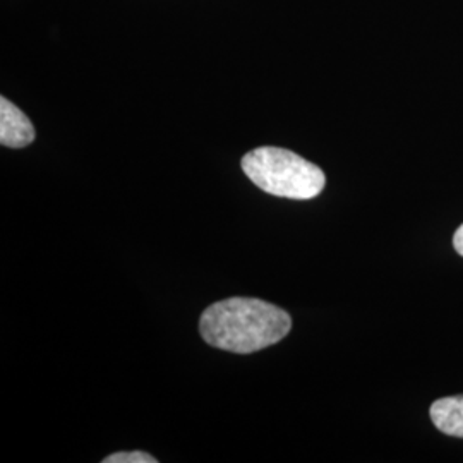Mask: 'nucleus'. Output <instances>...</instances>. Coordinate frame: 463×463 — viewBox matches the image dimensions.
I'll return each mask as SVG.
<instances>
[{"label":"nucleus","mask_w":463,"mask_h":463,"mask_svg":"<svg viewBox=\"0 0 463 463\" xmlns=\"http://www.w3.org/2000/svg\"><path fill=\"white\" fill-rule=\"evenodd\" d=\"M158 460L145 451H120L107 457L103 463H156Z\"/></svg>","instance_id":"39448f33"},{"label":"nucleus","mask_w":463,"mask_h":463,"mask_svg":"<svg viewBox=\"0 0 463 463\" xmlns=\"http://www.w3.org/2000/svg\"><path fill=\"white\" fill-rule=\"evenodd\" d=\"M430 420L448 436L463 438V395L436 400L430 405Z\"/></svg>","instance_id":"20e7f679"},{"label":"nucleus","mask_w":463,"mask_h":463,"mask_svg":"<svg viewBox=\"0 0 463 463\" xmlns=\"http://www.w3.org/2000/svg\"><path fill=\"white\" fill-rule=\"evenodd\" d=\"M242 170L250 183L277 198L313 199L326 185L325 172L290 149H252L242 158Z\"/></svg>","instance_id":"f03ea898"},{"label":"nucleus","mask_w":463,"mask_h":463,"mask_svg":"<svg viewBox=\"0 0 463 463\" xmlns=\"http://www.w3.org/2000/svg\"><path fill=\"white\" fill-rule=\"evenodd\" d=\"M292 317L261 298H232L212 304L199 319V333L212 347L252 354L283 340Z\"/></svg>","instance_id":"f257e3e1"},{"label":"nucleus","mask_w":463,"mask_h":463,"mask_svg":"<svg viewBox=\"0 0 463 463\" xmlns=\"http://www.w3.org/2000/svg\"><path fill=\"white\" fill-rule=\"evenodd\" d=\"M453 248L460 256H463V223L458 227V231L455 232V235H453Z\"/></svg>","instance_id":"423d86ee"},{"label":"nucleus","mask_w":463,"mask_h":463,"mask_svg":"<svg viewBox=\"0 0 463 463\" xmlns=\"http://www.w3.org/2000/svg\"><path fill=\"white\" fill-rule=\"evenodd\" d=\"M34 128L26 114L13 101L0 99V143L7 148H26L34 141Z\"/></svg>","instance_id":"7ed1b4c3"}]
</instances>
